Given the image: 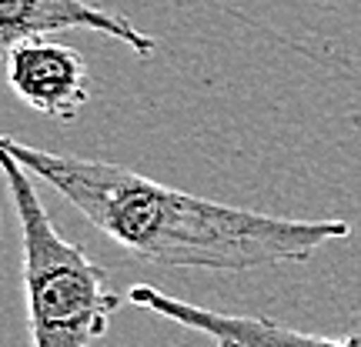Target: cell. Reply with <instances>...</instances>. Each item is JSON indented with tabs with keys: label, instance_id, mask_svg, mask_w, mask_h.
Masks as SVG:
<instances>
[{
	"label": "cell",
	"instance_id": "6da1fadb",
	"mask_svg": "<svg viewBox=\"0 0 361 347\" xmlns=\"http://www.w3.org/2000/svg\"><path fill=\"white\" fill-rule=\"evenodd\" d=\"M0 151L17 157L37 180L51 184L130 258L157 267L241 274L308 264L318 247L351 237V224L341 217L295 220L221 204L111 160L40 151L11 134L0 137Z\"/></svg>",
	"mask_w": 361,
	"mask_h": 347
},
{
	"label": "cell",
	"instance_id": "7a4b0ae2",
	"mask_svg": "<svg viewBox=\"0 0 361 347\" xmlns=\"http://www.w3.org/2000/svg\"><path fill=\"white\" fill-rule=\"evenodd\" d=\"M0 154L13 214L20 224V270L34 347H94L107 334L124 297L84 247L57 231L30 180L34 174L7 151Z\"/></svg>",
	"mask_w": 361,
	"mask_h": 347
},
{
	"label": "cell",
	"instance_id": "3957f363",
	"mask_svg": "<svg viewBox=\"0 0 361 347\" xmlns=\"http://www.w3.org/2000/svg\"><path fill=\"white\" fill-rule=\"evenodd\" d=\"M128 301L134 308L151 310L164 321L188 327L194 334L207 337L214 347H361V337H324L295 331L274 317H247V314H224L201 304H188L180 297H171L151 284L128 287Z\"/></svg>",
	"mask_w": 361,
	"mask_h": 347
},
{
	"label": "cell",
	"instance_id": "277c9868",
	"mask_svg": "<svg viewBox=\"0 0 361 347\" xmlns=\"http://www.w3.org/2000/svg\"><path fill=\"white\" fill-rule=\"evenodd\" d=\"M7 84L27 107L54 120H74L90 101V70L84 57L47 37L7 47Z\"/></svg>",
	"mask_w": 361,
	"mask_h": 347
},
{
	"label": "cell",
	"instance_id": "5b68a950",
	"mask_svg": "<svg viewBox=\"0 0 361 347\" xmlns=\"http://www.w3.org/2000/svg\"><path fill=\"white\" fill-rule=\"evenodd\" d=\"M64 30H94L134 47V53L151 57L157 40L134 27L128 17L94 7L87 0H0V44L4 51L34 37H54Z\"/></svg>",
	"mask_w": 361,
	"mask_h": 347
}]
</instances>
